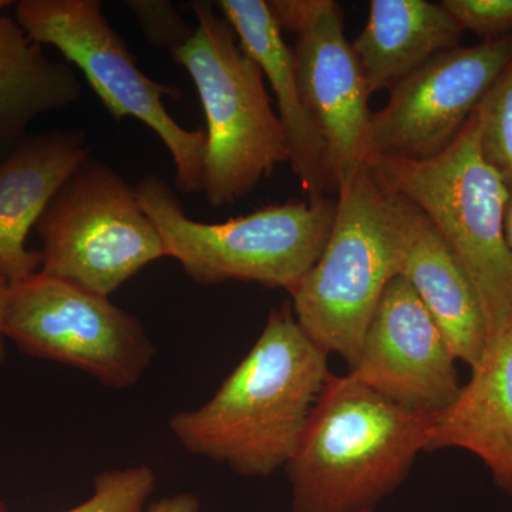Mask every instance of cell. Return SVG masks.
<instances>
[{
	"instance_id": "cell-6",
	"label": "cell",
	"mask_w": 512,
	"mask_h": 512,
	"mask_svg": "<svg viewBox=\"0 0 512 512\" xmlns=\"http://www.w3.org/2000/svg\"><path fill=\"white\" fill-rule=\"evenodd\" d=\"M192 10L194 35L171 57L190 74L200 96L207 121L201 192L211 207L222 208L289 163L288 140L264 72L239 45L228 20L210 2H192Z\"/></svg>"
},
{
	"instance_id": "cell-17",
	"label": "cell",
	"mask_w": 512,
	"mask_h": 512,
	"mask_svg": "<svg viewBox=\"0 0 512 512\" xmlns=\"http://www.w3.org/2000/svg\"><path fill=\"white\" fill-rule=\"evenodd\" d=\"M463 33L441 2L372 0L366 26L352 42L367 92L392 89L434 56L460 46Z\"/></svg>"
},
{
	"instance_id": "cell-4",
	"label": "cell",
	"mask_w": 512,
	"mask_h": 512,
	"mask_svg": "<svg viewBox=\"0 0 512 512\" xmlns=\"http://www.w3.org/2000/svg\"><path fill=\"white\" fill-rule=\"evenodd\" d=\"M134 190L167 258L200 285L256 282L291 291L322 254L338 208V200L322 195L210 224L191 220L174 188L157 175H146Z\"/></svg>"
},
{
	"instance_id": "cell-22",
	"label": "cell",
	"mask_w": 512,
	"mask_h": 512,
	"mask_svg": "<svg viewBox=\"0 0 512 512\" xmlns=\"http://www.w3.org/2000/svg\"><path fill=\"white\" fill-rule=\"evenodd\" d=\"M463 30L484 40L512 35V0H443Z\"/></svg>"
},
{
	"instance_id": "cell-9",
	"label": "cell",
	"mask_w": 512,
	"mask_h": 512,
	"mask_svg": "<svg viewBox=\"0 0 512 512\" xmlns=\"http://www.w3.org/2000/svg\"><path fill=\"white\" fill-rule=\"evenodd\" d=\"M2 332L26 355L74 367L111 389L136 386L156 355L140 320L109 296L40 271L9 285Z\"/></svg>"
},
{
	"instance_id": "cell-7",
	"label": "cell",
	"mask_w": 512,
	"mask_h": 512,
	"mask_svg": "<svg viewBox=\"0 0 512 512\" xmlns=\"http://www.w3.org/2000/svg\"><path fill=\"white\" fill-rule=\"evenodd\" d=\"M15 5V20L26 36L37 45L55 47L74 64L114 120L133 117L160 137L173 157L178 190L202 191L205 131L187 130L168 113L164 97L180 100V90L154 82L138 67L99 0H22Z\"/></svg>"
},
{
	"instance_id": "cell-18",
	"label": "cell",
	"mask_w": 512,
	"mask_h": 512,
	"mask_svg": "<svg viewBox=\"0 0 512 512\" xmlns=\"http://www.w3.org/2000/svg\"><path fill=\"white\" fill-rule=\"evenodd\" d=\"M82 94L69 63L50 59L15 18L0 16V163L39 117L73 106Z\"/></svg>"
},
{
	"instance_id": "cell-16",
	"label": "cell",
	"mask_w": 512,
	"mask_h": 512,
	"mask_svg": "<svg viewBox=\"0 0 512 512\" xmlns=\"http://www.w3.org/2000/svg\"><path fill=\"white\" fill-rule=\"evenodd\" d=\"M461 448L512 498V328L485 349L450 407L434 416L427 451Z\"/></svg>"
},
{
	"instance_id": "cell-10",
	"label": "cell",
	"mask_w": 512,
	"mask_h": 512,
	"mask_svg": "<svg viewBox=\"0 0 512 512\" xmlns=\"http://www.w3.org/2000/svg\"><path fill=\"white\" fill-rule=\"evenodd\" d=\"M282 33L296 36L295 76L326 150L333 194L367 163L372 111L362 70L335 0H268Z\"/></svg>"
},
{
	"instance_id": "cell-20",
	"label": "cell",
	"mask_w": 512,
	"mask_h": 512,
	"mask_svg": "<svg viewBox=\"0 0 512 512\" xmlns=\"http://www.w3.org/2000/svg\"><path fill=\"white\" fill-rule=\"evenodd\" d=\"M156 483V473L146 464L103 471L94 478L92 497L66 512H146Z\"/></svg>"
},
{
	"instance_id": "cell-26",
	"label": "cell",
	"mask_w": 512,
	"mask_h": 512,
	"mask_svg": "<svg viewBox=\"0 0 512 512\" xmlns=\"http://www.w3.org/2000/svg\"><path fill=\"white\" fill-rule=\"evenodd\" d=\"M10 5H13V2H9V0H0V12L3 9L9 8Z\"/></svg>"
},
{
	"instance_id": "cell-23",
	"label": "cell",
	"mask_w": 512,
	"mask_h": 512,
	"mask_svg": "<svg viewBox=\"0 0 512 512\" xmlns=\"http://www.w3.org/2000/svg\"><path fill=\"white\" fill-rule=\"evenodd\" d=\"M201 503L197 495L181 493L161 498L151 504L146 512H200Z\"/></svg>"
},
{
	"instance_id": "cell-12",
	"label": "cell",
	"mask_w": 512,
	"mask_h": 512,
	"mask_svg": "<svg viewBox=\"0 0 512 512\" xmlns=\"http://www.w3.org/2000/svg\"><path fill=\"white\" fill-rule=\"evenodd\" d=\"M456 356L426 306L402 276L386 285L348 375L384 399L439 414L457 399Z\"/></svg>"
},
{
	"instance_id": "cell-25",
	"label": "cell",
	"mask_w": 512,
	"mask_h": 512,
	"mask_svg": "<svg viewBox=\"0 0 512 512\" xmlns=\"http://www.w3.org/2000/svg\"><path fill=\"white\" fill-rule=\"evenodd\" d=\"M504 232L508 247H510L512 252V192H510V197H508L507 201V207H505Z\"/></svg>"
},
{
	"instance_id": "cell-2",
	"label": "cell",
	"mask_w": 512,
	"mask_h": 512,
	"mask_svg": "<svg viewBox=\"0 0 512 512\" xmlns=\"http://www.w3.org/2000/svg\"><path fill=\"white\" fill-rule=\"evenodd\" d=\"M433 414L329 373L286 464L293 512H375L427 451Z\"/></svg>"
},
{
	"instance_id": "cell-14",
	"label": "cell",
	"mask_w": 512,
	"mask_h": 512,
	"mask_svg": "<svg viewBox=\"0 0 512 512\" xmlns=\"http://www.w3.org/2000/svg\"><path fill=\"white\" fill-rule=\"evenodd\" d=\"M394 197L399 201L403 222L397 276L412 286L456 359L473 369L483 357L488 340L476 288L429 218L412 202L399 195Z\"/></svg>"
},
{
	"instance_id": "cell-1",
	"label": "cell",
	"mask_w": 512,
	"mask_h": 512,
	"mask_svg": "<svg viewBox=\"0 0 512 512\" xmlns=\"http://www.w3.org/2000/svg\"><path fill=\"white\" fill-rule=\"evenodd\" d=\"M328 356L296 322L292 305L265 328L207 403L173 414L168 427L190 454L242 477L286 467L329 376Z\"/></svg>"
},
{
	"instance_id": "cell-27",
	"label": "cell",
	"mask_w": 512,
	"mask_h": 512,
	"mask_svg": "<svg viewBox=\"0 0 512 512\" xmlns=\"http://www.w3.org/2000/svg\"><path fill=\"white\" fill-rule=\"evenodd\" d=\"M0 512H8V508H6V505L2 500H0Z\"/></svg>"
},
{
	"instance_id": "cell-15",
	"label": "cell",
	"mask_w": 512,
	"mask_h": 512,
	"mask_svg": "<svg viewBox=\"0 0 512 512\" xmlns=\"http://www.w3.org/2000/svg\"><path fill=\"white\" fill-rule=\"evenodd\" d=\"M217 8L237 33L239 45L264 72L275 94L293 174L308 197L333 194L325 140L306 110L286 45L266 0H220Z\"/></svg>"
},
{
	"instance_id": "cell-5",
	"label": "cell",
	"mask_w": 512,
	"mask_h": 512,
	"mask_svg": "<svg viewBox=\"0 0 512 512\" xmlns=\"http://www.w3.org/2000/svg\"><path fill=\"white\" fill-rule=\"evenodd\" d=\"M330 237L289 295L296 322L326 353L359 362L367 326L390 279L399 275V201L363 165L340 184Z\"/></svg>"
},
{
	"instance_id": "cell-3",
	"label": "cell",
	"mask_w": 512,
	"mask_h": 512,
	"mask_svg": "<svg viewBox=\"0 0 512 512\" xmlns=\"http://www.w3.org/2000/svg\"><path fill=\"white\" fill-rule=\"evenodd\" d=\"M366 164L384 190L429 218L466 269L483 308L487 346L512 328V252L504 232L510 190L481 156L476 110L439 156L372 157Z\"/></svg>"
},
{
	"instance_id": "cell-19",
	"label": "cell",
	"mask_w": 512,
	"mask_h": 512,
	"mask_svg": "<svg viewBox=\"0 0 512 512\" xmlns=\"http://www.w3.org/2000/svg\"><path fill=\"white\" fill-rule=\"evenodd\" d=\"M481 156L512 192V62L476 109Z\"/></svg>"
},
{
	"instance_id": "cell-21",
	"label": "cell",
	"mask_w": 512,
	"mask_h": 512,
	"mask_svg": "<svg viewBox=\"0 0 512 512\" xmlns=\"http://www.w3.org/2000/svg\"><path fill=\"white\" fill-rule=\"evenodd\" d=\"M148 45L173 53L187 45L195 28L168 0H127Z\"/></svg>"
},
{
	"instance_id": "cell-24",
	"label": "cell",
	"mask_w": 512,
	"mask_h": 512,
	"mask_svg": "<svg viewBox=\"0 0 512 512\" xmlns=\"http://www.w3.org/2000/svg\"><path fill=\"white\" fill-rule=\"evenodd\" d=\"M9 282L0 275V362L5 359V336L2 332L3 313H5L6 298H8Z\"/></svg>"
},
{
	"instance_id": "cell-11",
	"label": "cell",
	"mask_w": 512,
	"mask_h": 512,
	"mask_svg": "<svg viewBox=\"0 0 512 512\" xmlns=\"http://www.w3.org/2000/svg\"><path fill=\"white\" fill-rule=\"evenodd\" d=\"M511 62L512 35L434 56L394 84L386 106L370 116L367 160L439 156Z\"/></svg>"
},
{
	"instance_id": "cell-8",
	"label": "cell",
	"mask_w": 512,
	"mask_h": 512,
	"mask_svg": "<svg viewBox=\"0 0 512 512\" xmlns=\"http://www.w3.org/2000/svg\"><path fill=\"white\" fill-rule=\"evenodd\" d=\"M35 229L42 274L109 298L151 262L167 258L134 187L93 156L67 178Z\"/></svg>"
},
{
	"instance_id": "cell-13",
	"label": "cell",
	"mask_w": 512,
	"mask_h": 512,
	"mask_svg": "<svg viewBox=\"0 0 512 512\" xmlns=\"http://www.w3.org/2000/svg\"><path fill=\"white\" fill-rule=\"evenodd\" d=\"M92 146L80 128L28 136L0 163V275L10 284L40 271V251L26 248L30 229Z\"/></svg>"
}]
</instances>
